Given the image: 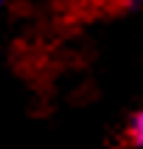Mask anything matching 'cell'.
<instances>
[{
	"label": "cell",
	"mask_w": 143,
	"mask_h": 149,
	"mask_svg": "<svg viewBox=\"0 0 143 149\" xmlns=\"http://www.w3.org/2000/svg\"><path fill=\"white\" fill-rule=\"evenodd\" d=\"M0 8H3V0H0Z\"/></svg>",
	"instance_id": "3"
},
{
	"label": "cell",
	"mask_w": 143,
	"mask_h": 149,
	"mask_svg": "<svg viewBox=\"0 0 143 149\" xmlns=\"http://www.w3.org/2000/svg\"><path fill=\"white\" fill-rule=\"evenodd\" d=\"M126 138H129V143L135 149H143V107L132 116V121L126 127Z\"/></svg>",
	"instance_id": "1"
},
{
	"label": "cell",
	"mask_w": 143,
	"mask_h": 149,
	"mask_svg": "<svg viewBox=\"0 0 143 149\" xmlns=\"http://www.w3.org/2000/svg\"><path fill=\"white\" fill-rule=\"evenodd\" d=\"M121 6H126V8H140L143 6V0H118Z\"/></svg>",
	"instance_id": "2"
}]
</instances>
